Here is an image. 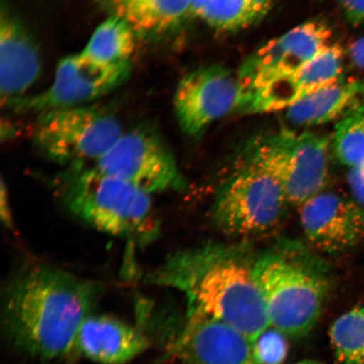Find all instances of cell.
<instances>
[{"instance_id":"cell-1","label":"cell","mask_w":364,"mask_h":364,"mask_svg":"<svg viewBox=\"0 0 364 364\" xmlns=\"http://www.w3.org/2000/svg\"><path fill=\"white\" fill-rule=\"evenodd\" d=\"M102 286L47 263H28L11 277L3 295L7 338L31 356L52 360L76 348L82 324Z\"/></svg>"},{"instance_id":"cell-2","label":"cell","mask_w":364,"mask_h":364,"mask_svg":"<svg viewBox=\"0 0 364 364\" xmlns=\"http://www.w3.org/2000/svg\"><path fill=\"white\" fill-rule=\"evenodd\" d=\"M255 260L244 245L208 243L170 255L146 282L180 291L188 312L224 322L254 343L271 327L254 279Z\"/></svg>"},{"instance_id":"cell-3","label":"cell","mask_w":364,"mask_h":364,"mask_svg":"<svg viewBox=\"0 0 364 364\" xmlns=\"http://www.w3.org/2000/svg\"><path fill=\"white\" fill-rule=\"evenodd\" d=\"M253 273L271 327L290 338L307 336L329 294L324 262L304 245L282 241L256 257Z\"/></svg>"},{"instance_id":"cell-4","label":"cell","mask_w":364,"mask_h":364,"mask_svg":"<svg viewBox=\"0 0 364 364\" xmlns=\"http://www.w3.org/2000/svg\"><path fill=\"white\" fill-rule=\"evenodd\" d=\"M57 193L79 220L136 247L159 237L161 224L150 195L95 166L66 167L55 180Z\"/></svg>"},{"instance_id":"cell-5","label":"cell","mask_w":364,"mask_h":364,"mask_svg":"<svg viewBox=\"0 0 364 364\" xmlns=\"http://www.w3.org/2000/svg\"><path fill=\"white\" fill-rule=\"evenodd\" d=\"M331 148L326 136L281 129L253 139L247 156L279 182L290 205L299 207L325 191Z\"/></svg>"},{"instance_id":"cell-6","label":"cell","mask_w":364,"mask_h":364,"mask_svg":"<svg viewBox=\"0 0 364 364\" xmlns=\"http://www.w3.org/2000/svg\"><path fill=\"white\" fill-rule=\"evenodd\" d=\"M124 133L106 109L80 106L40 113L33 136L43 156L66 168L97 162Z\"/></svg>"},{"instance_id":"cell-7","label":"cell","mask_w":364,"mask_h":364,"mask_svg":"<svg viewBox=\"0 0 364 364\" xmlns=\"http://www.w3.org/2000/svg\"><path fill=\"white\" fill-rule=\"evenodd\" d=\"M289 205L279 182L247 159L218 190L212 217L223 233L252 237L275 230Z\"/></svg>"},{"instance_id":"cell-8","label":"cell","mask_w":364,"mask_h":364,"mask_svg":"<svg viewBox=\"0 0 364 364\" xmlns=\"http://www.w3.org/2000/svg\"><path fill=\"white\" fill-rule=\"evenodd\" d=\"M94 166L149 195L177 192L186 186L171 150L156 132L149 129L124 132Z\"/></svg>"},{"instance_id":"cell-9","label":"cell","mask_w":364,"mask_h":364,"mask_svg":"<svg viewBox=\"0 0 364 364\" xmlns=\"http://www.w3.org/2000/svg\"><path fill=\"white\" fill-rule=\"evenodd\" d=\"M131 63L105 65L83 52L59 62L53 84L38 95L16 100L9 106L19 112H38L84 106L119 87L129 79Z\"/></svg>"},{"instance_id":"cell-10","label":"cell","mask_w":364,"mask_h":364,"mask_svg":"<svg viewBox=\"0 0 364 364\" xmlns=\"http://www.w3.org/2000/svg\"><path fill=\"white\" fill-rule=\"evenodd\" d=\"M331 30L326 22L309 21L269 41L240 68V103L272 82L306 65L331 44Z\"/></svg>"},{"instance_id":"cell-11","label":"cell","mask_w":364,"mask_h":364,"mask_svg":"<svg viewBox=\"0 0 364 364\" xmlns=\"http://www.w3.org/2000/svg\"><path fill=\"white\" fill-rule=\"evenodd\" d=\"M240 100L237 76L220 65L200 68L177 85L174 97L177 121L184 134L198 138L213 122L238 109Z\"/></svg>"},{"instance_id":"cell-12","label":"cell","mask_w":364,"mask_h":364,"mask_svg":"<svg viewBox=\"0 0 364 364\" xmlns=\"http://www.w3.org/2000/svg\"><path fill=\"white\" fill-rule=\"evenodd\" d=\"M299 220L308 242L321 253L343 252L364 240V208L347 196L323 191L299 206Z\"/></svg>"},{"instance_id":"cell-13","label":"cell","mask_w":364,"mask_h":364,"mask_svg":"<svg viewBox=\"0 0 364 364\" xmlns=\"http://www.w3.org/2000/svg\"><path fill=\"white\" fill-rule=\"evenodd\" d=\"M174 353L184 364H259L247 336L215 318L188 312Z\"/></svg>"},{"instance_id":"cell-14","label":"cell","mask_w":364,"mask_h":364,"mask_svg":"<svg viewBox=\"0 0 364 364\" xmlns=\"http://www.w3.org/2000/svg\"><path fill=\"white\" fill-rule=\"evenodd\" d=\"M343 48L338 43H331L294 74L272 82L245 99L238 110L245 114L287 110L343 78Z\"/></svg>"},{"instance_id":"cell-15","label":"cell","mask_w":364,"mask_h":364,"mask_svg":"<svg viewBox=\"0 0 364 364\" xmlns=\"http://www.w3.org/2000/svg\"><path fill=\"white\" fill-rule=\"evenodd\" d=\"M42 60L38 46L10 9L0 14V95L8 107L38 80Z\"/></svg>"},{"instance_id":"cell-16","label":"cell","mask_w":364,"mask_h":364,"mask_svg":"<svg viewBox=\"0 0 364 364\" xmlns=\"http://www.w3.org/2000/svg\"><path fill=\"white\" fill-rule=\"evenodd\" d=\"M142 332L108 316H90L82 324L76 348L86 358L102 364H125L149 347Z\"/></svg>"},{"instance_id":"cell-17","label":"cell","mask_w":364,"mask_h":364,"mask_svg":"<svg viewBox=\"0 0 364 364\" xmlns=\"http://www.w3.org/2000/svg\"><path fill=\"white\" fill-rule=\"evenodd\" d=\"M109 16L124 21L138 38L174 31L190 15L188 0H95Z\"/></svg>"},{"instance_id":"cell-18","label":"cell","mask_w":364,"mask_h":364,"mask_svg":"<svg viewBox=\"0 0 364 364\" xmlns=\"http://www.w3.org/2000/svg\"><path fill=\"white\" fill-rule=\"evenodd\" d=\"M363 102L364 81L341 78L287 109L286 118L295 126H320L340 121Z\"/></svg>"},{"instance_id":"cell-19","label":"cell","mask_w":364,"mask_h":364,"mask_svg":"<svg viewBox=\"0 0 364 364\" xmlns=\"http://www.w3.org/2000/svg\"><path fill=\"white\" fill-rule=\"evenodd\" d=\"M190 15L222 33H235L256 25L274 0H188Z\"/></svg>"},{"instance_id":"cell-20","label":"cell","mask_w":364,"mask_h":364,"mask_svg":"<svg viewBox=\"0 0 364 364\" xmlns=\"http://www.w3.org/2000/svg\"><path fill=\"white\" fill-rule=\"evenodd\" d=\"M138 36L124 21L108 16L91 36L83 52L94 60L114 65L130 63Z\"/></svg>"},{"instance_id":"cell-21","label":"cell","mask_w":364,"mask_h":364,"mask_svg":"<svg viewBox=\"0 0 364 364\" xmlns=\"http://www.w3.org/2000/svg\"><path fill=\"white\" fill-rule=\"evenodd\" d=\"M330 339L338 364H364V306L345 312L332 324Z\"/></svg>"},{"instance_id":"cell-22","label":"cell","mask_w":364,"mask_h":364,"mask_svg":"<svg viewBox=\"0 0 364 364\" xmlns=\"http://www.w3.org/2000/svg\"><path fill=\"white\" fill-rule=\"evenodd\" d=\"M331 148L348 169L364 166V102L336 124Z\"/></svg>"},{"instance_id":"cell-23","label":"cell","mask_w":364,"mask_h":364,"mask_svg":"<svg viewBox=\"0 0 364 364\" xmlns=\"http://www.w3.org/2000/svg\"><path fill=\"white\" fill-rule=\"evenodd\" d=\"M254 351L259 364H282L288 353L285 336L270 327L255 341Z\"/></svg>"},{"instance_id":"cell-24","label":"cell","mask_w":364,"mask_h":364,"mask_svg":"<svg viewBox=\"0 0 364 364\" xmlns=\"http://www.w3.org/2000/svg\"><path fill=\"white\" fill-rule=\"evenodd\" d=\"M347 181L352 198L364 208V166L348 169Z\"/></svg>"},{"instance_id":"cell-25","label":"cell","mask_w":364,"mask_h":364,"mask_svg":"<svg viewBox=\"0 0 364 364\" xmlns=\"http://www.w3.org/2000/svg\"><path fill=\"white\" fill-rule=\"evenodd\" d=\"M346 17L353 26L364 22V0H338Z\"/></svg>"},{"instance_id":"cell-26","label":"cell","mask_w":364,"mask_h":364,"mask_svg":"<svg viewBox=\"0 0 364 364\" xmlns=\"http://www.w3.org/2000/svg\"><path fill=\"white\" fill-rule=\"evenodd\" d=\"M348 54L353 65L364 72V36L351 45Z\"/></svg>"},{"instance_id":"cell-27","label":"cell","mask_w":364,"mask_h":364,"mask_svg":"<svg viewBox=\"0 0 364 364\" xmlns=\"http://www.w3.org/2000/svg\"><path fill=\"white\" fill-rule=\"evenodd\" d=\"M293 364H322L320 362H317L315 360H303L298 363H295Z\"/></svg>"}]
</instances>
